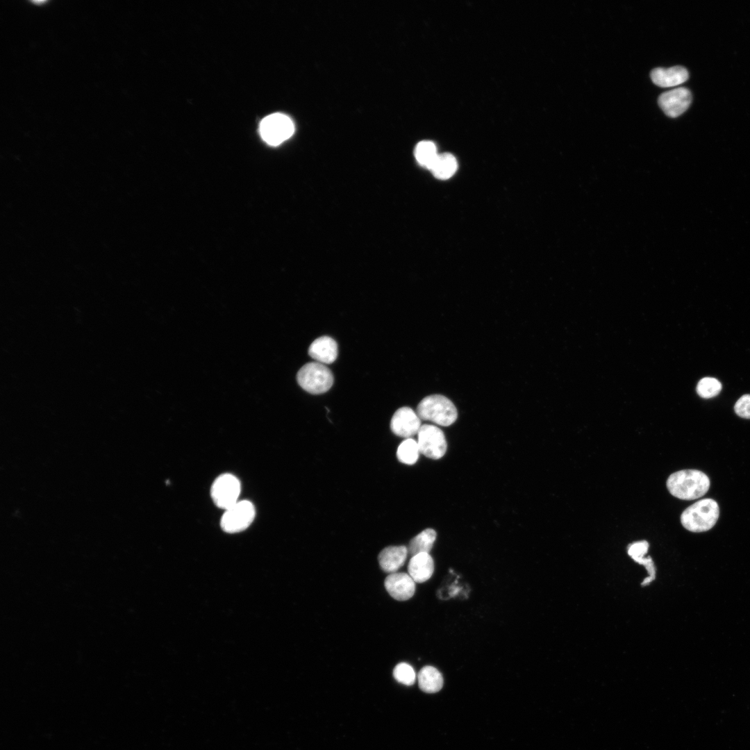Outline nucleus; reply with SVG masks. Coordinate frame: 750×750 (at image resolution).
<instances>
[{"instance_id": "nucleus-24", "label": "nucleus", "mask_w": 750, "mask_h": 750, "mask_svg": "<svg viewBox=\"0 0 750 750\" xmlns=\"http://www.w3.org/2000/svg\"><path fill=\"white\" fill-rule=\"evenodd\" d=\"M735 413L740 417L750 419V394L742 395L734 406Z\"/></svg>"}, {"instance_id": "nucleus-2", "label": "nucleus", "mask_w": 750, "mask_h": 750, "mask_svg": "<svg viewBox=\"0 0 750 750\" xmlns=\"http://www.w3.org/2000/svg\"><path fill=\"white\" fill-rule=\"evenodd\" d=\"M719 515L717 503L712 499L697 501L683 510L681 515L683 526L694 533L707 531L716 524Z\"/></svg>"}, {"instance_id": "nucleus-14", "label": "nucleus", "mask_w": 750, "mask_h": 750, "mask_svg": "<svg viewBox=\"0 0 750 750\" xmlns=\"http://www.w3.org/2000/svg\"><path fill=\"white\" fill-rule=\"evenodd\" d=\"M408 553V548L405 546L385 547L378 554L379 565L382 570L386 573L397 572L404 565Z\"/></svg>"}, {"instance_id": "nucleus-15", "label": "nucleus", "mask_w": 750, "mask_h": 750, "mask_svg": "<svg viewBox=\"0 0 750 750\" xmlns=\"http://www.w3.org/2000/svg\"><path fill=\"white\" fill-rule=\"evenodd\" d=\"M408 574L415 583H424L428 580L434 572V562L428 553H421L412 556L408 565Z\"/></svg>"}, {"instance_id": "nucleus-12", "label": "nucleus", "mask_w": 750, "mask_h": 750, "mask_svg": "<svg viewBox=\"0 0 750 750\" xmlns=\"http://www.w3.org/2000/svg\"><path fill=\"white\" fill-rule=\"evenodd\" d=\"M338 353V344L329 336H322L315 339L308 348L309 356L317 362L324 365L333 362Z\"/></svg>"}, {"instance_id": "nucleus-8", "label": "nucleus", "mask_w": 750, "mask_h": 750, "mask_svg": "<svg viewBox=\"0 0 750 750\" xmlns=\"http://www.w3.org/2000/svg\"><path fill=\"white\" fill-rule=\"evenodd\" d=\"M240 490V481L233 474H224L213 482L210 494L215 506L225 510L239 501Z\"/></svg>"}, {"instance_id": "nucleus-6", "label": "nucleus", "mask_w": 750, "mask_h": 750, "mask_svg": "<svg viewBox=\"0 0 750 750\" xmlns=\"http://www.w3.org/2000/svg\"><path fill=\"white\" fill-rule=\"evenodd\" d=\"M253 504L247 500L238 501L225 510L221 521L222 529L228 533L242 531L248 528L255 518Z\"/></svg>"}, {"instance_id": "nucleus-9", "label": "nucleus", "mask_w": 750, "mask_h": 750, "mask_svg": "<svg viewBox=\"0 0 750 750\" xmlns=\"http://www.w3.org/2000/svg\"><path fill=\"white\" fill-rule=\"evenodd\" d=\"M421 426V419L417 412L407 406L397 410L390 421L392 433L406 439L417 434Z\"/></svg>"}, {"instance_id": "nucleus-13", "label": "nucleus", "mask_w": 750, "mask_h": 750, "mask_svg": "<svg viewBox=\"0 0 750 750\" xmlns=\"http://www.w3.org/2000/svg\"><path fill=\"white\" fill-rule=\"evenodd\" d=\"M651 78L654 84L662 88H669L686 81L688 78V72L682 66L669 68L657 67L651 71Z\"/></svg>"}, {"instance_id": "nucleus-22", "label": "nucleus", "mask_w": 750, "mask_h": 750, "mask_svg": "<svg viewBox=\"0 0 750 750\" xmlns=\"http://www.w3.org/2000/svg\"><path fill=\"white\" fill-rule=\"evenodd\" d=\"M721 390V383L717 379L712 377L701 378L697 385L698 394L704 399H710L717 396Z\"/></svg>"}, {"instance_id": "nucleus-21", "label": "nucleus", "mask_w": 750, "mask_h": 750, "mask_svg": "<svg viewBox=\"0 0 750 750\" xmlns=\"http://www.w3.org/2000/svg\"><path fill=\"white\" fill-rule=\"evenodd\" d=\"M649 547V543L646 540L635 542L628 546V553L635 562L645 565L651 575L654 572L653 562L651 558H644Z\"/></svg>"}, {"instance_id": "nucleus-19", "label": "nucleus", "mask_w": 750, "mask_h": 750, "mask_svg": "<svg viewBox=\"0 0 750 750\" xmlns=\"http://www.w3.org/2000/svg\"><path fill=\"white\" fill-rule=\"evenodd\" d=\"M419 453L417 442L412 438H407L399 445L397 457L399 462L411 465L417 461Z\"/></svg>"}, {"instance_id": "nucleus-3", "label": "nucleus", "mask_w": 750, "mask_h": 750, "mask_svg": "<svg viewBox=\"0 0 750 750\" xmlns=\"http://www.w3.org/2000/svg\"><path fill=\"white\" fill-rule=\"evenodd\" d=\"M420 419L430 421L442 426H449L456 422L458 412L453 402L441 394L424 397L417 407Z\"/></svg>"}, {"instance_id": "nucleus-20", "label": "nucleus", "mask_w": 750, "mask_h": 750, "mask_svg": "<svg viewBox=\"0 0 750 750\" xmlns=\"http://www.w3.org/2000/svg\"><path fill=\"white\" fill-rule=\"evenodd\" d=\"M438 155L435 144L428 140L419 142L415 150L417 162L428 169L431 168Z\"/></svg>"}, {"instance_id": "nucleus-10", "label": "nucleus", "mask_w": 750, "mask_h": 750, "mask_svg": "<svg viewBox=\"0 0 750 750\" xmlns=\"http://www.w3.org/2000/svg\"><path fill=\"white\" fill-rule=\"evenodd\" d=\"M692 94L685 88H678L661 94L658 104L664 112L671 117L683 114L690 106Z\"/></svg>"}, {"instance_id": "nucleus-23", "label": "nucleus", "mask_w": 750, "mask_h": 750, "mask_svg": "<svg viewBox=\"0 0 750 750\" xmlns=\"http://www.w3.org/2000/svg\"><path fill=\"white\" fill-rule=\"evenodd\" d=\"M393 676L397 681L406 685H412L416 680V674L411 665L406 662H400L393 670Z\"/></svg>"}, {"instance_id": "nucleus-11", "label": "nucleus", "mask_w": 750, "mask_h": 750, "mask_svg": "<svg viewBox=\"0 0 750 750\" xmlns=\"http://www.w3.org/2000/svg\"><path fill=\"white\" fill-rule=\"evenodd\" d=\"M384 585L389 594L397 601L408 600L415 592V581L405 572L389 574L385 579Z\"/></svg>"}, {"instance_id": "nucleus-5", "label": "nucleus", "mask_w": 750, "mask_h": 750, "mask_svg": "<svg viewBox=\"0 0 750 750\" xmlns=\"http://www.w3.org/2000/svg\"><path fill=\"white\" fill-rule=\"evenodd\" d=\"M294 130L292 121L282 113H274L265 117L259 126L262 140L273 146L278 145L288 139Z\"/></svg>"}, {"instance_id": "nucleus-1", "label": "nucleus", "mask_w": 750, "mask_h": 750, "mask_svg": "<svg viewBox=\"0 0 750 750\" xmlns=\"http://www.w3.org/2000/svg\"><path fill=\"white\" fill-rule=\"evenodd\" d=\"M710 479L697 469H683L672 474L666 485L669 493L680 499L694 500L703 496L710 488Z\"/></svg>"}, {"instance_id": "nucleus-17", "label": "nucleus", "mask_w": 750, "mask_h": 750, "mask_svg": "<svg viewBox=\"0 0 750 750\" xmlns=\"http://www.w3.org/2000/svg\"><path fill=\"white\" fill-rule=\"evenodd\" d=\"M456 158L450 153L438 154L429 169L435 177L439 179H447L451 177L457 169Z\"/></svg>"}, {"instance_id": "nucleus-16", "label": "nucleus", "mask_w": 750, "mask_h": 750, "mask_svg": "<svg viewBox=\"0 0 750 750\" xmlns=\"http://www.w3.org/2000/svg\"><path fill=\"white\" fill-rule=\"evenodd\" d=\"M418 685L421 690L426 693L440 691L444 683L442 674L433 666H424L417 674Z\"/></svg>"}, {"instance_id": "nucleus-4", "label": "nucleus", "mask_w": 750, "mask_h": 750, "mask_svg": "<svg viewBox=\"0 0 750 750\" xmlns=\"http://www.w3.org/2000/svg\"><path fill=\"white\" fill-rule=\"evenodd\" d=\"M299 385L306 392L319 394L327 392L333 384V375L324 365L318 362L306 363L297 374Z\"/></svg>"}, {"instance_id": "nucleus-7", "label": "nucleus", "mask_w": 750, "mask_h": 750, "mask_svg": "<svg viewBox=\"0 0 750 750\" xmlns=\"http://www.w3.org/2000/svg\"><path fill=\"white\" fill-rule=\"evenodd\" d=\"M417 442L420 453L431 459L441 458L447 449V443L443 431L434 425H422L417 433Z\"/></svg>"}, {"instance_id": "nucleus-18", "label": "nucleus", "mask_w": 750, "mask_h": 750, "mask_svg": "<svg viewBox=\"0 0 750 750\" xmlns=\"http://www.w3.org/2000/svg\"><path fill=\"white\" fill-rule=\"evenodd\" d=\"M436 532L433 528H426L415 536L409 542L408 551L412 556L421 553H429L436 539Z\"/></svg>"}]
</instances>
